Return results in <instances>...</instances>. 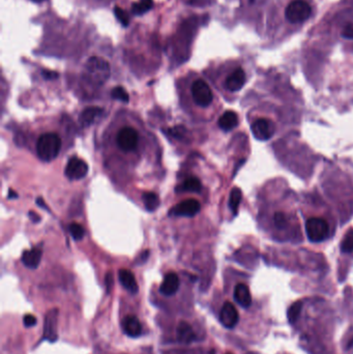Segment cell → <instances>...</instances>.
Returning <instances> with one entry per match:
<instances>
[{
	"label": "cell",
	"instance_id": "6da1fadb",
	"mask_svg": "<svg viewBox=\"0 0 353 354\" xmlns=\"http://www.w3.org/2000/svg\"><path fill=\"white\" fill-rule=\"evenodd\" d=\"M110 77L109 63L100 57H90L85 63L84 78L92 85L101 86Z\"/></svg>",
	"mask_w": 353,
	"mask_h": 354
},
{
	"label": "cell",
	"instance_id": "7a4b0ae2",
	"mask_svg": "<svg viewBox=\"0 0 353 354\" xmlns=\"http://www.w3.org/2000/svg\"><path fill=\"white\" fill-rule=\"evenodd\" d=\"M61 148V139L56 133L43 134L36 143V152L44 162H51L57 158Z\"/></svg>",
	"mask_w": 353,
	"mask_h": 354
},
{
	"label": "cell",
	"instance_id": "3957f363",
	"mask_svg": "<svg viewBox=\"0 0 353 354\" xmlns=\"http://www.w3.org/2000/svg\"><path fill=\"white\" fill-rule=\"evenodd\" d=\"M305 232L310 242L321 243L329 235V226L324 219L311 218L305 222Z\"/></svg>",
	"mask_w": 353,
	"mask_h": 354
},
{
	"label": "cell",
	"instance_id": "277c9868",
	"mask_svg": "<svg viewBox=\"0 0 353 354\" xmlns=\"http://www.w3.org/2000/svg\"><path fill=\"white\" fill-rule=\"evenodd\" d=\"M311 7L307 3L302 0H295L287 7L285 16L289 22L297 24L307 20L311 16Z\"/></svg>",
	"mask_w": 353,
	"mask_h": 354
},
{
	"label": "cell",
	"instance_id": "5b68a950",
	"mask_svg": "<svg viewBox=\"0 0 353 354\" xmlns=\"http://www.w3.org/2000/svg\"><path fill=\"white\" fill-rule=\"evenodd\" d=\"M192 97L194 102L203 108L209 106L214 100L213 91L202 79H198L192 84Z\"/></svg>",
	"mask_w": 353,
	"mask_h": 354
},
{
	"label": "cell",
	"instance_id": "8992f818",
	"mask_svg": "<svg viewBox=\"0 0 353 354\" xmlns=\"http://www.w3.org/2000/svg\"><path fill=\"white\" fill-rule=\"evenodd\" d=\"M116 142L123 151H134L139 144V133L134 128H124L117 134Z\"/></svg>",
	"mask_w": 353,
	"mask_h": 354
},
{
	"label": "cell",
	"instance_id": "52a82bcc",
	"mask_svg": "<svg viewBox=\"0 0 353 354\" xmlns=\"http://www.w3.org/2000/svg\"><path fill=\"white\" fill-rule=\"evenodd\" d=\"M88 170L89 167L85 161L77 156H73L68 160L64 174L70 180H79L87 175Z\"/></svg>",
	"mask_w": 353,
	"mask_h": 354
},
{
	"label": "cell",
	"instance_id": "ba28073f",
	"mask_svg": "<svg viewBox=\"0 0 353 354\" xmlns=\"http://www.w3.org/2000/svg\"><path fill=\"white\" fill-rule=\"evenodd\" d=\"M201 205L200 202L196 199H186L175 205L170 210V216L175 217H187L192 218L196 216L200 211Z\"/></svg>",
	"mask_w": 353,
	"mask_h": 354
},
{
	"label": "cell",
	"instance_id": "9c48e42d",
	"mask_svg": "<svg viewBox=\"0 0 353 354\" xmlns=\"http://www.w3.org/2000/svg\"><path fill=\"white\" fill-rule=\"evenodd\" d=\"M274 132H276L274 124L271 121L266 120V118L257 120L252 125V133L257 140L266 141L273 136Z\"/></svg>",
	"mask_w": 353,
	"mask_h": 354
},
{
	"label": "cell",
	"instance_id": "30bf717a",
	"mask_svg": "<svg viewBox=\"0 0 353 354\" xmlns=\"http://www.w3.org/2000/svg\"><path fill=\"white\" fill-rule=\"evenodd\" d=\"M57 318L58 311L56 309L50 310L46 314L44 324V339L49 342H55L58 338L57 335Z\"/></svg>",
	"mask_w": 353,
	"mask_h": 354
},
{
	"label": "cell",
	"instance_id": "8fae6325",
	"mask_svg": "<svg viewBox=\"0 0 353 354\" xmlns=\"http://www.w3.org/2000/svg\"><path fill=\"white\" fill-rule=\"evenodd\" d=\"M240 320L239 312L235 305L229 301L225 302L220 312V321L226 328H233L237 326Z\"/></svg>",
	"mask_w": 353,
	"mask_h": 354
},
{
	"label": "cell",
	"instance_id": "7c38bea8",
	"mask_svg": "<svg viewBox=\"0 0 353 354\" xmlns=\"http://www.w3.org/2000/svg\"><path fill=\"white\" fill-rule=\"evenodd\" d=\"M180 285V281L178 276L175 272H169L165 276L162 284L160 286V292L165 296H172L174 295Z\"/></svg>",
	"mask_w": 353,
	"mask_h": 354
},
{
	"label": "cell",
	"instance_id": "4fadbf2b",
	"mask_svg": "<svg viewBox=\"0 0 353 354\" xmlns=\"http://www.w3.org/2000/svg\"><path fill=\"white\" fill-rule=\"evenodd\" d=\"M246 83V74L244 69L239 67L226 79L225 87L230 91H239Z\"/></svg>",
	"mask_w": 353,
	"mask_h": 354
},
{
	"label": "cell",
	"instance_id": "5bb4252c",
	"mask_svg": "<svg viewBox=\"0 0 353 354\" xmlns=\"http://www.w3.org/2000/svg\"><path fill=\"white\" fill-rule=\"evenodd\" d=\"M43 252L40 248H32L30 250L24 251V253L22 254L21 260L26 267L30 269H34L40 265L41 259H42Z\"/></svg>",
	"mask_w": 353,
	"mask_h": 354
},
{
	"label": "cell",
	"instance_id": "9a60e30c",
	"mask_svg": "<svg viewBox=\"0 0 353 354\" xmlns=\"http://www.w3.org/2000/svg\"><path fill=\"white\" fill-rule=\"evenodd\" d=\"M234 299L243 308H249L252 304V296L249 287L246 284H239L234 288Z\"/></svg>",
	"mask_w": 353,
	"mask_h": 354
},
{
	"label": "cell",
	"instance_id": "2e32d148",
	"mask_svg": "<svg viewBox=\"0 0 353 354\" xmlns=\"http://www.w3.org/2000/svg\"><path fill=\"white\" fill-rule=\"evenodd\" d=\"M124 332L131 338H138L142 333V326L136 316H127L124 320Z\"/></svg>",
	"mask_w": 353,
	"mask_h": 354
},
{
	"label": "cell",
	"instance_id": "e0dca14e",
	"mask_svg": "<svg viewBox=\"0 0 353 354\" xmlns=\"http://www.w3.org/2000/svg\"><path fill=\"white\" fill-rule=\"evenodd\" d=\"M102 113L103 109L100 107H87L81 112L79 121L82 126L89 127L97 121V118L100 117Z\"/></svg>",
	"mask_w": 353,
	"mask_h": 354
},
{
	"label": "cell",
	"instance_id": "ac0fdd59",
	"mask_svg": "<svg viewBox=\"0 0 353 354\" xmlns=\"http://www.w3.org/2000/svg\"><path fill=\"white\" fill-rule=\"evenodd\" d=\"M119 278L122 283V285L131 293L135 294L138 292L139 287L137 284V281L133 272H131L128 269H121L119 272Z\"/></svg>",
	"mask_w": 353,
	"mask_h": 354
},
{
	"label": "cell",
	"instance_id": "d6986e66",
	"mask_svg": "<svg viewBox=\"0 0 353 354\" xmlns=\"http://www.w3.org/2000/svg\"><path fill=\"white\" fill-rule=\"evenodd\" d=\"M239 125V116L233 111H226L219 120V127L221 130L228 132L233 130Z\"/></svg>",
	"mask_w": 353,
	"mask_h": 354
},
{
	"label": "cell",
	"instance_id": "ffe728a7",
	"mask_svg": "<svg viewBox=\"0 0 353 354\" xmlns=\"http://www.w3.org/2000/svg\"><path fill=\"white\" fill-rule=\"evenodd\" d=\"M177 338L181 343L190 344L195 339V334L189 323L184 321L180 322L177 326Z\"/></svg>",
	"mask_w": 353,
	"mask_h": 354
},
{
	"label": "cell",
	"instance_id": "44dd1931",
	"mask_svg": "<svg viewBox=\"0 0 353 354\" xmlns=\"http://www.w3.org/2000/svg\"><path fill=\"white\" fill-rule=\"evenodd\" d=\"M180 190L182 192H191V193H200L202 190L201 181L196 177H191L186 179L183 184H181Z\"/></svg>",
	"mask_w": 353,
	"mask_h": 354
},
{
	"label": "cell",
	"instance_id": "7402d4cb",
	"mask_svg": "<svg viewBox=\"0 0 353 354\" xmlns=\"http://www.w3.org/2000/svg\"><path fill=\"white\" fill-rule=\"evenodd\" d=\"M242 191L240 190L239 187H234L233 190L230 193V197H229V207L231 209V211L233 212L234 215L238 214L239 211V207L242 201Z\"/></svg>",
	"mask_w": 353,
	"mask_h": 354
},
{
	"label": "cell",
	"instance_id": "603a6c76",
	"mask_svg": "<svg viewBox=\"0 0 353 354\" xmlns=\"http://www.w3.org/2000/svg\"><path fill=\"white\" fill-rule=\"evenodd\" d=\"M152 7H153L152 0H140L139 3H135L132 5V12L136 16H141L150 11Z\"/></svg>",
	"mask_w": 353,
	"mask_h": 354
},
{
	"label": "cell",
	"instance_id": "cb8c5ba5",
	"mask_svg": "<svg viewBox=\"0 0 353 354\" xmlns=\"http://www.w3.org/2000/svg\"><path fill=\"white\" fill-rule=\"evenodd\" d=\"M142 200L146 210L148 211H154L160 206V199L155 193H152V192L144 193L142 196Z\"/></svg>",
	"mask_w": 353,
	"mask_h": 354
},
{
	"label": "cell",
	"instance_id": "d4e9b609",
	"mask_svg": "<svg viewBox=\"0 0 353 354\" xmlns=\"http://www.w3.org/2000/svg\"><path fill=\"white\" fill-rule=\"evenodd\" d=\"M301 309H302V304L300 301H296L293 304H291V306L288 310V315H287L288 320L291 324H294L298 320L300 313H301Z\"/></svg>",
	"mask_w": 353,
	"mask_h": 354
},
{
	"label": "cell",
	"instance_id": "484cf974",
	"mask_svg": "<svg viewBox=\"0 0 353 354\" xmlns=\"http://www.w3.org/2000/svg\"><path fill=\"white\" fill-rule=\"evenodd\" d=\"M111 97L114 99V100H117V101H121L123 103H129L130 101V97H129V93L127 92V90L122 87V86H117L115 88L112 89L111 91Z\"/></svg>",
	"mask_w": 353,
	"mask_h": 354
},
{
	"label": "cell",
	"instance_id": "4316f807",
	"mask_svg": "<svg viewBox=\"0 0 353 354\" xmlns=\"http://www.w3.org/2000/svg\"><path fill=\"white\" fill-rule=\"evenodd\" d=\"M341 251L343 253L353 252V229L349 230L346 233L345 238L342 242V245H341Z\"/></svg>",
	"mask_w": 353,
	"mask_h": 354
},
{
	"label": "cell",
	"instance_id": "83f0119b",
	"mask_svg": "<svg viewBox=\"0 0 353 354\" xmlns=\"http://www.w3.org/2000/svg\"><path fill=\"white\" fill-rule=\"evenodd\" d=\"M68 230H69V233L70 235H72V238L79 242L83 239V236H84V229L83 227L80 225V224H77V223H72L69 226H68Z\"/></svg>",
	"mask_w": 353,
	"mask_h": 354
},
{
	"label": "cell",
	"instance_id": "f1b7e54d",
	"mask_svg": "<svg viewBox=\"0 0 353 354\" xmlns=\"http://www.w3.org/2000/svg\"><path fill=\"white\" fill-rule=\"evenodd\" d=\"M114 15H115L116 19L122 23L123 26H125V27L129 26L130 18H129V15H128V13L126 11H124L120 7H115L114 8Z\"/></svg>",
	"mask_w": 353,
	"mask_h": 354
},
{
	"label": "cell",
	"instance_id": "f546056e",
	"mask_svg": "<svg viewBox=\"0 0 353 354\" xmlns=\"http://www.w3.org/2000/svg\"><path fill=\"white\" fill-rule=\"evenodd\" d=\"M273 222L277 228L283 229L284 227H286V224H287L286 216L284 214H282V212H276L273 217Z\"/></svg>",
	"mask_w": 353,
	"mask_h": 354
},
{
	"label": "cell",
	"instance_id": "4dcf8cb0",
	"mask_svg": "<svg viewBox=\"0 0 353 354\" xmlns=\"http://www.w3.org/2000/svg\"><path fill=\"white\" fill-rule=\"evenodd\" d=\"M186 130L184 129V127H175L171 130L168 131V133L174 137V138H177V139H182L184 137V134H185Z\"/></svg>",
	"mask_w": 353,
	"mask_h": 354
},
{
	"label": "cell",
	"instance_id": "1f68e13d",
	"mask_svg": "<svg viewBox=\"0 0 353 354\" xmlns=\"http://www.w3.org/2000/svg\"><path fill=\"white\" fill-rule=\"evenodd\" d=\"M42 76L46 80H55L59 77L58 73L54 72V70H49V69H44L42 70Z\"/></svg>",
	"mask_w": 353,
	"mask_h": 354
},
{
	"label": "cell",
	"instance_id": "d6a6232c",
	"mask_svg": "<svg viewBox=\"0 0 353 354\" xmlns=\"http://www.w3.org/2000/svg\"><path fill=\"white\" fill-rule=\"evenodd\" d=\"M37 320L36 318L33 316V315H25L24 318H23V324H24V326L26 327H32L36 324Z\"/></svg>",
	"mask_w": 353,
	"mask_h": 354
},
{
	"label": "cell",
	"instance_id": "836d02e7",
	"mask_svg": "<svg viewBox=\"0 0 353 354\" xmlns=\"http://www.w3.org/2000/svg\"><path fill=\"white\" fill-rule=\"evenodd\" d=\"M342 35L346 38H349V40H353V24H348L343 32H342Z\"/></svg>",
	"mask_w": 353,
	"mask_h": 354
},
{
	"label": "cell",
	"instance_id": "e575fe53",
	"mask_svg": "<svg viewBox=\"0 0 353 354\" xmlns=\"http://www.w3.org/2000/svg\"><path fill=\"white\" fill-rule=\"evenodd\" d=\"M112 284H113V277H112V273L109 272L106 276V285H107V288L109 291L112 288Z\"/></svg>",
	"mask_w": 353,
	"mask_h": 354
},
{
	"label": "cell",
	"instance_id": "d590c367",
	"mask_svg": "<svg viewBox=\"0 0 353 354\" xmlns=\"http://www.w3.org/2000/svg\"><path fill=\"white\" fill-rule=\"evenodd\" d=\"M30 220L33 222V223H38L41 221V217L36 214V212L34 211H29V214H28Z\"/></svg>",
	"mask_w": 353,
	"mask_h": 354
},
{
	"label": "cell",
	"instance_id": "8d00e7d4",
	"mask_svg": "<svg viewBox=\"0 0 353 354\" xmlns=\"http://www.w3.org/2000/svg\"><path fill=\"white\" fill-rule=\"evenodd\" d=\"M36 203H37V205H38V206H41V207L45 208L47 211H50V210H49V208H48V206H47V205L45 204V201H44L42 198H37V199H36Z\"/></svg>",
	"mask_w": 353,
	"mask_h": 354
},
{
	"label": "cell",
	"instance_id": "74e56055",
	"mask_svg": "<svg viewBox=\"0 0 353 354\" xmlns=\"http://www.w3.org/2000/svg\"><path fill=\"white\" fill-rule=\"evenodd\" d=\"M17 197H18V194H17L16 192H14L13 190H10V191H9V196H8L9 199H15V198H17Z\"/></svg>",
	"mask_w": 353,
	"mask_h": 354
},
{
	"label": "cell",
	"instance_id": "f35d334b",
	"mask_svg": "<svg viewBox=\"0 0 353 354\" xmlns=\"http://www.w3.org/2000/svg\"><path fill=\"white\" fill-rule=\"evenodd\" d=\"M31 2H33V3H37V4H40V3H43V2H46V0H31Z\"/></svg>",
	"mask_w": 353,
	"mask_h": 354
}]
</instances>
